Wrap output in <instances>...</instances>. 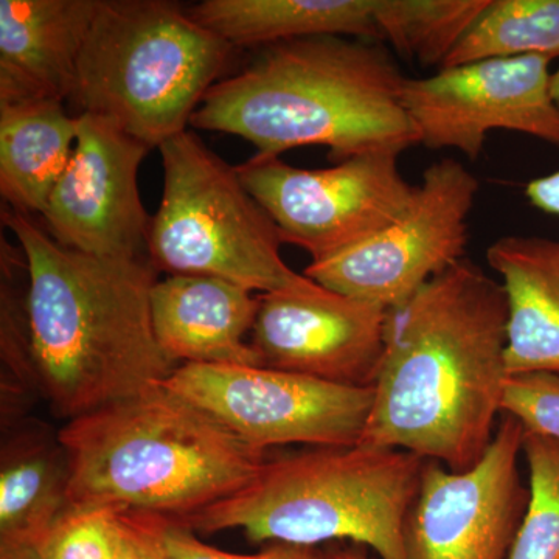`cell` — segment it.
Segmentation results:
<instances>
[{"mask_svg": "<svg viewBox=\"0 0 559 559\" xmlns=\"http://www.w3.org/2000/svg\"><path fill=\"white\" fill-rule=\"evenodd\" d=\"M479 190V180L462 162H433L400 219L330 259L311 261L305 275L342 296L399 307L466 259Z\"/></svg>", "mask_w": 559, "mask_h": 559, "instance_id": "obj_10", "label": "cell"}, {"mask_svg": "<svg viewBox=\"0 0 559 559\" xmlns=\"http://www.w3.org/2000/svg\"><path fill=\"white\" fill-rule=\"evenodd\" d=\"M528 506L509 559H559V441L525 432Z\"/></svg>", "mask_w": 559, "mask_h": 559, "instance_id": "obj_23", "label": "cell"}, {"mask_svg": "<svg viewBox=\"0 0 559 559\" xmlns=\"http://www.w3.org/2000/svg\"><path fill=\"white\" fill-rule=\"evenodd\" d=\"M489 267L509 304V374H559V240L507 235L489 245Z\"/></svg>", "mask_w": 559, "mask_h": 559, "instance_id": "obj_17", "label": "cell"}, {"mask_svg": "<svg viewBox=\"0 0 559 559\" xmlns=\"http://www.w3.org/2000/svg\"><path fill=\"white\" fill-rule=\"evenodd\" d=\"M124 521L154 559H330L314 547L282 543L272 544L260 554H231L202 543L197 533L160 514L124 511Z\"/></svg>", "mask_w": 559, "mask_h": 559, "instance_id": "obj_25", "label": "cell"}, {"mask_svg": "<svg viewBox=\"0 0 559 559\" xmlns=\"http://www.w3.org/2000/svg\"><path fill=\"white\" fill-rule=\"evenodd\" d=\"M525 197L533 207L559 216V170L530 180L525 187Z\"/></svg>", "mask_w": 559, "mask_h": 559, "instance_id": "obj_27", "label": "cell"}, {"mask_svg": "<svg viewBox=\"0 0 559 559\" xmlns=\"http://www.w3.org/2000/svg\"><path fill=\"white\" fill-rule=\"evenodd\" d=\"M524 433L503 414L473 468L426 462L404 524L407 559H509L530 498L520 469Z\"/></svg>", "mask_w": 559, "mask_h": 559, "instance_id": "obj_11", "label": "cell"}, {"mask_svg": "<svg viewBox=\"0 0 559 559\" xmlns=\"http://www.w3.org/2000/svg\"><path fill=\"white\" fill-rule=\"evenodd\" d=\"M162 385L264 454L297 443L355 447L373 404V388L267 367L182 364Z\"/></svg>", "mask_w": 559, "mask_h": 559, "instance_id": "obj_8", "label": "cell"}, {"mask_svg": "<svg viewBox=\"0 0 559 559\" xmlns=\"http://www.w3.org/2000/svg\"><path fill=\"white\" fill-rule=\"evenodd\" d=\"M100 0H0V106L70 100Z\"/></svg>", "mask_w": 559, "mask_h": 559, "instance_id": "obj_15", "label": "cell"}, {"mask_svg": "<svg viewBox=\"0 0 559 559\" xmlns=\"http://www.w3.org/2000/svg\"><path fill=\"white\" fill-rule=\"evenodd\" d=\"M68 459L44 430L17 432L0 465V559L32 549L69 509Z\"/></svg>", "mask_w": 559, "mask_h": 559, "instance_id": "obj_20", "label": "cell"}, {"mask_svg": "<svg viewBox=\"0 0 559 559\" xmlns=\"http://www.w3.org/2000/svg\"><path fill=\"white\" fill-rule=\"evenodd\" d=\"M25 260L2 266L0 342L11 377L68 419L162 384L178 369L151 320L157 270L148 257L102 259L62 248L27 213L2 209Z\"/></svg>", "mask_w": 559, "mask_h": 559, "instance_id": "obj_1", "label": "cell"}, {"mask_svg": "<svg viewBox=\"0 0 559 559\" xmlns=\"http://www.w3.org/2000/svg\"><path fill=\"white\" fill-rule=\"evenodd\" d=\"M70 507L182 520L252 480L266 454L162 384L69 419Z\"/></svg>", "mask_w": 559, "mask_h": 559, "instance_id": "obj_4", "label": "cell"}, {"mask_svg": "<svg viewBox=\"0 0 559 559\" xmlns=\"http://www.w3.org/2000/svg\"><path fill=\"white\" fill-rule=\"evenodd\" d=\"M75 150L46 207L44 229L62 248L102 259H143L151 218L139 193L150 153L112 121L80 114Z\"/></svg>", "mask_w": 559, "mask_h": 559, "instance_id": "obj_13", "label": "cell"}, {"mask_svg": "<svg viewBox=\"0 0 559 559\" xmlns=\"http://www.w3.org/2000/svg\"><path fill=\"white\" fill-rule=\"evenodd\" d=\"M399 160L396 153H371L310 170L257 154L237 170L283 245L320 261L369 240L409 209L415 187Z\"/></svg>", "mask_w": 559, "mask_h": 559, "instance_id": "obj_9", "label": "cell"}, {"mask_svg": "<svg viewBox=\"0 0 559 559\" xmlns=\"http://www.w3.org/2000/svg\"><path fill=\"white\" fill-rule=\"evenodd\" d=\"M235 47L168 0H100L70 103L148 148L187 131Z\"/></svg>", "mask_w": 559, "mask_h": 559, "instance_id": "obj_6", "label": "cell"}, {"mask_svg": "<svg viewBox=\"0 0 559 559\" xmlns=\"http://www.w3.org/2000/svg\"><path fill=\"white\" fill-rule=\"evenodd\" d=\"M257 312L252 290L205 275H168L151 290L154 334L176 364L263 367L248 341Z\"/></svg>", "mask_w": 559, "mask_h": 559, "instance_id": "obj_16", "label": "cell"}, {"mask_svg": "<svg viewBox=\"0 0 559 559\" xmlns=\"http://www.w3.org/2000/svg\"><path fill=\"white\" fill-rule=\"evenodd\" d=\"M123 510L69 507L27 551L11 559H117L124 538Z\"/></svg>", "mask_w": 559, "mask_h": 559, "instance_id": "obj_24", "label": "cell"}, {"mask_svg": "<svg viewBox=\"0 0 559 559\" xmlns=\"http://www.w3.org/2000/svg\"><path fill=\"white\" fill-rule=\"evenodd\" d=\"M551 95L559 103V66L555 70L554 75H551Z\"/></svg>", "mask_w": 559, "mask_h": 559, "instance_id": "obj_30", "label": "cell"}, {"mask_svg": "<svg viewBox=\"0 0 559 559\" xmlns=\"http://www.w3.org/2000/svg\"><path fill=\"white\" fill-rule=\"evenodd\" d=\"M516 418L525 432L559 441V374H513L506 384L502 415Z\"/></svg>", "mask_w": 559, "mask_h": 559, "instance_id": "obj_26", "label": "cell"}, {"mask_svg": "<svg viewBox=\"0 0 559 559\" xmlns=\"http://www.w3.org/2000/svg\"><path fill=\"white\" fill-rule=\"evenodd\" d=\"M330 559H371L369 555H367L366 547L362 546H353V547H342V549H336L331 551L329 555Z\"/></svg>", "mask_w": 559, "mask_h": 559, "instance_id": "obj_29", "label": "cell"}, {"mask_svg": "<svg viewBox=\"0 0 559 559\" xmlns=\"http://www.w3.org/2000/svg\"><path fill=\"white\" fill-rule=\"evenodd\" d=\"M123 522L124 538L123 543H121L119 558L117 559H154L151 557V554L148 549H146L145 544L140 540L139 536L132 532L130 525H128L127 521H124V513Z\"/></svg>", "mask_w": 559, "mask_h": 559, "instance_id": "obj_28", "label": "cell"}, {"mask_svg": "<svg viewBox=\"0 0 559 559\" xmlns=\"http://www.w3.org/2000/svg\"><path fill=\"white\" fill-rule=\"evenodd\" d=\"M79 119L64 102L0 106V193L7 207L40 215L75 150Z\"/></svg>", "mask_w": 559, "mask_h": 559, "instance_id": "obj_19", "label": "cell"}, {"mask_svg": "<svg viewBox=\"0 0 559 559\" xmlns=\"http://www.w3.org/2000/svg\"><path fill=\"white\" fill-rule=\"evenodd\" d=\"M164 194L151 218L146 257L157 272L226 280L252 293L318 286L290 270L277 226L223 157L193 131L159 146Z\"/></svg>", "mask_w": 559, "mask_h": 559, "instance_id": "obj_7", "label": "cell"}, {"mask_svg": "<svg viewBox=\"0 0 559 559\" xmlns=\"http://www.w3.org/2000/svg\"><path fill=\"white\" fill-rule=\"evenodd\" d=\"M378 0H204L191 17L230 46L344 36L378 40Z\"/></svg>", "mask_w": 559, "mask_h": 559, "instance_id": "obj_18", "label": "cell"}, {"mask_svg": "<svg viewBox=\"0 0 559 559\" xmlns=\"http://www.w3.org/2000/svg\"><path fill=\"white\" fill-rule=\"evenodd\" d=\"M509 304L502 283L465 259L389 308L385 349L362 439L476 466L502 415Z\"/></svg>", "mask_w": 559, "mask_h": 559, "instance_id": "obj_2", "label": "cell"}, {"mask_svg": "<svg viewBox=\"0 0 559 559\" xmlns=\"http://www.w3.org/2000/svg\"><path fill=\"white\" fill-rule=\"evenodd\" d=\"M389 308L318 283L299 293L259 294L250 345L267 369L348 388H374Z\"/></svg>", "mask_w": 559, "mask_h": 559, "instance_id": "obj_14", "label": "cell"}, {"mask_svg": "<svg viewBox=\"0 0 559 559\" xmlns=\"http://www.w3.org/2000/svg\"><path fill=\"white\" fill-rule=\"evenodd\" d=\"M554 58H496L407 79L404 106L430 150H455L471 160L491 131H513L559 146V103L551 95Z\"/></svg>", "mask_w": 559, "mask_h": 559, "instance_id": "obj_12", "label": "cell"}, {"mask_svg": "<svg viewBox=\"0 0 559 559\" xmlns=\"http://www.w3.org/2000/svg\"><path fill=\"white\" fill-rule=\"evenodd\" d=\"M488 0H378L381 40L419 64H439L450 57Z\"/></svg>", "mask_w": 559, "mask_h": 559, "instance_id": "obj_22", "label": "cell"}, {"mask_svg": "<svg viewBox=\"0 0 559 559\" xmlns=\"http://www.w3.org/2000/svg\"><path fill=\"white\" fill-rule=\"evenodd\" d=\"M407 76L378 40L318 36L264 47L221 80L191 117L197 130L248 140L259 156L325 146L340 164L419 145L404 106Z\"/></svg>", "mask_w": 559, "mask_h": 559, "instance_id": "obj_3", "label": "cell"}, {"mask_svg": "<svg viewBox=\"0 0 559 559\" xmlns=\"http://www.w3.org/2000/svg\"><path fill=\"white\" fill-rule=\"evenodd\" d=\"M528 55L559 58V0H488L440 69Z\"/></svg>", "mask_w": 559, "mask_h": 559, "instance_id": "obj_21", "label": "cell"}, {"mask_svg": "<svg viewBox=\"0 0 559 559\" xmlns=\"http://www.w3.org/2000/svg\"><path fill=\"white\" fill-rule=\"evenodd\" d=\"M428 460L358 443L264 460L240 491L182 520L194 533L242 530L252 543L314 547L347 539L407 559L404 524Z\"/></svg>", "mask_w": 559, "mask_h": 559, "instance_id": "obj_5", "label": "cell"}]
</instances>
